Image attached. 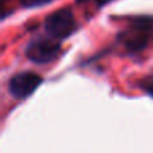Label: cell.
<instances>
[{
    "mask_svg": "<svg viewBox=\"0 0 153 153\" xmlns=\"http://www.w3.org/2000/svg\"><path fill=\"white\" fill-rule=\"evenodd\" d=\"M45 30L53 39H66L76 30L75 18L70 10L61 8L46 18Z\"/></svg>",
    "mask_w": 153,
    "mask_h": 153,
    "instance_id": "6da1fadb",
    "label": "cell"
},
{
    "mask_svg": "<svg viewBox=\"0 0 153 153\" xmlns=\"http://www.w3.org/2000/svg\"><path fill=\"white\" fill-rule=\"evenodd\" d=\"M61 51V45L56 39H35L27 46L26 55L31 62L36 65L50 63L58 56Z\"/></svg>",
    "mask_w": 153,
    "mask_h": 153,
    "instance_id": "7a4b0ae2",
    "label": "cell"
},
{
    "mask_svg": "<svg viewBox=\"0 0 153 153\" xmlns=\"http://www.w3.org/2000/svg\"><path fill=\"white\" fill-rule=\"evenodd\" d=\"M42 83V78L31 71H24L13 75L8 83V90L15 98H27Z\"/></svg>",
    "mask_w": 153,
    "mask_h": 153,
    "instance_id": "3957f363",
    "label": "cell"
},
{
    "mask_svg": "<svg viewBox=\"0 0 153 153\" xmlns=\"http://www.w3.org/2000/svg\"><path fill=\"white\" fill-rule=\"evenodd\" d=\"M149 42V34L143 26L137 27L136 30H132L130 32H128L125 36V47L132 53L140 51L148 45Z\"/></svg>",
    "mask_w": 153,
    "mask_h": 153,
    "instance_id": "277c9868",
    "label": "cell"
},
{
    "mask_svg": "<svg viewBox=\"0 0 153 153\" xmlns=\"http://www.w3.org/2000/svg\"><path fill=\"white\" fill-rule=\"evenodd\" d=\"M19 1H20V4L23 5V7L31 8V7H39V5L47 4L51 0H19Z\"/></svg>",
    "mask_w": 153,
    "mask_h": 153,
    "instance_id": "5b68a950",
    "label": "cell"
},
{
    "mask_svg": "<svg viewBox=\"0 0 153 153\" xmlns=\"http://www.w3.org/2000/svg\"><path fill=\"white\" fill-rule=\"evenodd\" d=\"M143 86H144V89L153 97V76H149V78L143 83Z\"/></svg>",
    "mask_w": 153,
    "mask_h": 153,
    "instance_id": "8992f818",
    "label": "cell"
},
{
    "mask_svg": "<svg viewBox=\"0 0 153 153\" xmlns=\"http://www.w3.org/2000/svg\"><path fill=\"white\" fill-rule=\"evenodd\" d=\"M111 0H95V3H97L98 5H105L108 4V3H110Z\"/></svg>",
    "mask_w": 153,
    "mask_h": 153,
    "instance_id": "52a82bcc",
    "label": "cell"
}]
</instances>
